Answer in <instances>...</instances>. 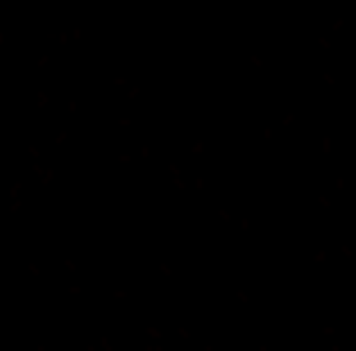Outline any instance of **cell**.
<instances>
[]
</instances>
